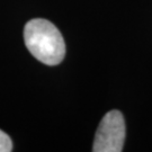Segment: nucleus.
Wrapping results in <instances>:
<instances>
[{
	"label": "nucleus",
	"mask_w": 152,
	"mask_h": 152,
	"mask_svg": "<svg viewBox=\"0 0 152 152\" xmlns=\"http://www.w3.org/2000/svg\"><path fill=\"white\" fill-rule=\"evenodd\" d=\"M24 39L34 58L48 65H56L65 55L64 39L60 31L46 19H32L24 28Z\"/></svg>",
	"instance_id": "obj_1"
},
{
	"label": "nucleus",
	"mask_w": 152,
	"mask_h": 152,
	"mask_svg": "<svg viewBox=\"0 0 152 152\" xmlns=\"http://www.w3.org/2000/svg\"><path fill=\"white\" fill-rule=\"evenodd\" d=\"M12 150V142L5 132L0 130V152H10Z\"/></svg>",
	"instance_id": "obj_3"
},
{
	"label": "nucleus",
	"mask_w": 152,
	"mask_h": 152,
	"mask_svg": "<svg viewBox=\"0 0 152 152\" xmlns=\"http://www.w3.org/2000/svg\"><path fill=\"white\" fill-rule=\"evenodd\" d=\"M125 121L120 110H110L103 117L98 126L92 151L120 152L125 142Z\"/></svg>",
	"instance_id": "obj_2"
}]
</instances>
